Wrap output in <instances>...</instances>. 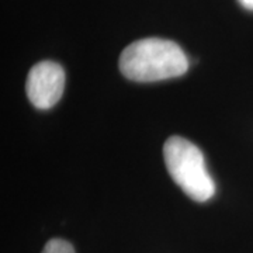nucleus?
Masks as SVG:
<instances>
[{
    "label": "nucleus",
    "instance_id": "obj_1",
    "mask_svg": "<svg viewBox=\"0 0 253 253\" xmlns=\"http://www.w3.org/2000/svg\"><path fill=\"white\" fill-rule=\"evenodd\" d=\"M189 69L187 56L176 42L144 38L129 44L120 56V71L126 79L141 83L177 78Z\"/></svg>",
    "mask_w": 253,
    "mask_h": 253
},
{
    "label": "nucleus",
    "instance_id": "obj_2",
    "mask_svg": "<svg viewBox=\"0 0 253 253\" xmlns=\"http://www.w3.org/2000/svg\"><path fill=\"white\" fill-rule=\"evenodd\" d=\"M168 172L173 181L194 201H207L215 193V184L208 174L204 155L197 145L181 136H170L163 146Z\"/></svg>",
    "mask_w": 253,
    "mask_h": 253
},
{
    "label": "nucleus",
    "instance_id": "obj_3",
    "mask_svg": "<svg viewBox=\"0 0 253 253\" xmlns=\"http://www.w3.org/2000/svg\"><path fill=\"white\" fill-rule=\"evenodd\" d=\"M65 72L59 63L42 61L31 68L27 76L26 90L28 100L38 110H48L62 97Z\"/></svg>",
    "mask_w": 253,
    "mask_h": 253
},
{
    "label": "nucleus",
    "instance_id": "obj_4",
    "mask_svg": "<svg viewBox=\"0 0 253 253\" xmlns=\"http://www.w3.org/2000/svg\"><path fill=\"white\" fill-rule=\"evenodd\" d=\"M42 253H75L73 246L63 239H51L45 245Z\"/></svg>",
    "mask_w": 253,
    "mask_h": 253
},
{
    "label": "nucleus",
    "instance_id": "obj_5",
    "mask_svg": "<svg viewBox=\"0 0 253 253\" xmlns=\"http://www.w3.org/2000/svg\"><path fill=\"white\" fill-rule=\"evenodd\" d=\"M238 1L244 6L245 9L253 10V0H238Z\"/></svg>",
    "mask_w": 253,
    "mask_h": 253
}]
</instances>
